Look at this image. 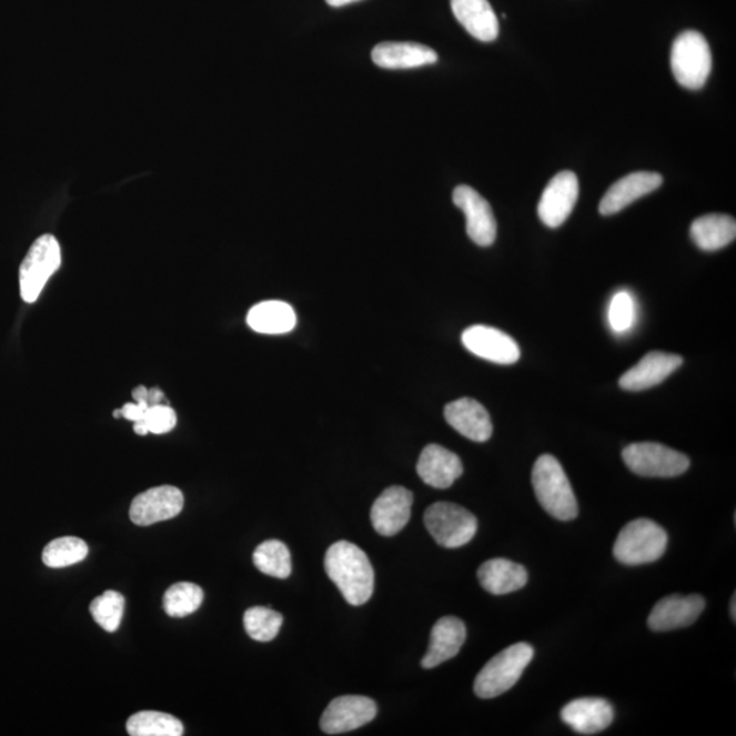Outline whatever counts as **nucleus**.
I'll return each instance as SVG.
<instances>
[{
  "label": "nucleus",
  "instance_id": "2",
  "mask_svg": "<svg viewBox=\"0 0 736 736\" xmlns=\"http://www.w3.org/2000/svg\"><path fill=\"white\" fill-rule=\"evenodd\" d=\"M538 504L559 522H572L578 516V504L571 482L558 460L552 454H543L532 470Z\"/></svg>",
  "mask_w": 736,
  "mask_h": 736
},
{
  "label": "nucleus",
  "instance_id": "12",
  "mask_svg": "<svg viewBox=\"0 0 736 736\" xmlns=\"http://www.w3.org/2000/svg\"><path fill=\"white\" fill-rule=\"evenodd\" d=\"M182 491L172 486H160L137 495L130 506V518L137 525L148 526L167 522L182 512Z\"/></svg>",
  "mask_w": 736,
  "mask_h": 736
},
{
  "label": "nucleus",
  "instance_id": "33",
  "mask_svg": "<svg viewBox=\"0 0 736 736\" xmlns=\"http://www.w3.org/2000/svg\"><path fill=\"white\" fill-rule=\"evenodd\" d=\"M636 316V306L631 293L618 292L609 304L608 321L613 331L624 333L629 331Z\"/></svg>",
  "mask_w": 736,
  "mask_h": 736
},
{
  "label": "nucleus",
  "instance_id": "7",
  "mask_svg": "<svg viewBox=\"0 0 736 736\" xmlns=\"http://www.w3.org/2000/svg\"><path fill=\"white\" fill-rule=\"evenodd\" d=\"M622 458L627 468L644 477H675L684 475L690 468V460L686 454L656 442H639L626 446Z\"/></svg>",
  "mask_w": 736,
  "mask_h": 736
},
{
  "label": "nucleus",
  "instance_id": "25",
  "mask_svg": "<svg viewBox=\"0 0 736 736\" xmlns=\"http://www.w3.org/2000/svg\"><path fill=\"white\" fill-rule=\"evenodd\" d=\"M692 241L704 251H717L732 244L736 238V223L732 215L706 214L693 221Z\"/></svg>",
  "mask_w": 736,
  "mask_h": 736
},
{
  "label": "nucleus",
  "instance_id": "20",
  "mask_svg": "<svg viewBox=\"0 0 736 736\" xmlns=\"http://www.w3.org/2000/svg\"><path fill=\"white\" fill-rule=\"evenodd\" d=\"M445 419L461 435L486 442L493 435V422L484 406L474 399H460L445 406Z\"/></svg>",
  "mask_w": 736,
  "mask_h": 736
},
{
  "label": "nucleus",
  "instance_id": "38",
  "mask_svg": "<svg viewBox=\"0 0 736 736\" xmlns=\"http://www.w3.org/2000/svg\"><path fill=\"white\" fill-rule=\"evenodd\" d=\"M355 2H361V0H326V3L332 6V8H343V6Z\"/></svg>",
  "mask_w": 736,
  "mask_h": 736
},
{
  "label": "nucleus",
  "instance_id": "28",
  "mask_svg": "<svg viewBox=\"0 0 736 736\" xmlns=\"http://www.w3.org/2000/svg\"><path fill=\"white\" fill-rule=\"evenodd\" d=\"M254 565L266 576L289 578L292 573L291 553L280 541H268L256 547L253 555Z\"/></svg>",
  "mask_w": 736,
  "mask_h": 736
},
{
  "label": "nucleus",
  "instance_id": "6",
  "mask_svg": "<svg viewBox=\"0 0 736 736\" xmlns=\"http://www.w3.org/2000/svg\"><path fill=\"white\" fill-rule=\"evenodd\" d=\"M424 524L440 546L458 548L468 544L477 532V518L463 506L436 502L424 513Z\"/></svg>",
  "mask_w": 736,
  "mask_h": 736
},
{
  "label": "nucleus",
  "instance_id": "21",
  "mask_svg": "<svg viewBox=\"0 0 736 736\" xmlns=\"http://www.w3.org/2000/svg\"><path fill=\"white\" fill-rule=\"evenodd\" d=\"M466 638L464 622L456 616L441 618L431 631L430 645L426 656L423 657L424 668H435L442 663L453 659L458 655L461 646Z\"/></svg>",
  "mask_w": 736,
  "mask_h": 736
},
{
  "label": "nucleus",
  "instance_id": "29",
  "mask_svg": "<svg viewBox=\"0 0 736 736\" xmlns=\"http://www.w3.org/2000/svg\"><path fill=\"white\" fill-rule=\"evenodd\" d=\"M89 553L88 544L81 538L65 536L48 543L43 552L44 565L52 568L80 564Z\"/></svg>",
  "mask_w": 736,
  "mask_h": 736
},
{
  "label": "nucleus",
  "instance_id": "39",
  "mask_svg": "<svg viewBox=\"0 0 736 736\" xmlns=\"http://www.w3.org/2000/svg\"><path fill=\"white\" fill-rule=\"evenodd\" d=\"M735 606H736V597L734 595L733 598H732V606H729V609H732V612H729V613H732L734 622L736 621V607Z\"/></svg>",
  "mask_w": 736,
  "mask_h": 736
},
{
  "label": "nucleus",
  "instance_id": "31",
  "mask_svg": "<svg viewBox=\"0 0 736 736\" xmlns=\"http://www.w3.org/2000/svg\"><path fill=\"white\" fill-rule=\"evenodd\" d=\"M243 621L245 632L260 643L272 642L283 626V615L266 607L249 608Z\"/></svg>",
  "mask_w": 736,
  "mask_h": 736
},
{
  "label": "nucleus",
  "instance_id": "14",
  "mask_svg": "<svg viewBox=\"0 0 736 736\" xmlns=\"http://www.w3.org/2000/svg\"><path fill=\"white\" fill-rule=\"evenodd\" d=\"M414 495L401 486L389 487L371 507V523L382 536H394L405 528L411 518Z\"/></svg>",
  "mask_w": 736,
  "mask_h": 736
},
{
  "label": "nucleus",
  "instance_id": "30",
  "mask_svg": "<svg viewBox=\"0 0 736 736\" xmlns=\"http://www.w3.org/2000/svg\"><path fill=\"white\" fill-rule=\"evenodd\" d=\"M203 591L193 583H178L165 592L163 607L172 618H184L201 607Z\"/></svg>",
  "mask_w": 736,
  "mask_h": 736
},
{
  "label": "nucleus",
  "instance_id": "34",
  "mask_svg": "<svg viewBox=\"0 0 736 736\" xmlns=\"http://www.w3.org/2000/svg\"><path fill=\"white\" fill-rule=\"evenodd\" d=\"M141 422L145 424L149 433L158 435L167 434L175 429L177 414L169 405L155 404L149 406Z\"/></svg>",
  "mask_w": 736,
  "mask_h": 736
},
{
  "label": "nucleus",
  "instance_id": "11",
  "mask_svg": "<svg viewBox=\"0 0 736 736\" xmlns=\"http://www.w3.org/2000/svg\"><path fill=\"white\" fill-rule=\"evenodd\" d=\"M453 202L466 218V233L471 241L488 248L496 239V220L490 203L470 185H458L453 191Z\"/></svg>",
  "mask_w": 736,
  "mask_h": 736
},
{
  "label": "nucleus",
  "instance_id": "40",
  "mask_svg": "<svg viewBox=\"0 0 736 736\" xmlns=\"http://www.w3.org/2000/svg\"><path fill=\"white\" fill-rule=\"evenodd\" d=\"M113 416L121 417L122 416L121 410H117L115 412H113Z\"/></svg>",
  "mask_w": 736,
  "mask_h": 736
},
{
  "label": "nucleus",
  "instance_id": "24",
  "mask_svg": "<svg viewBox=\"0 0 736 736\" xmlns=\"http://www.w3.org/2000/svg\"><path fill=\"white\" fill-rule=\"evenodd\" d=\"M478 583L493 595H507L524 588L528 572L523 565L505 558L484 562L477 571Z\"/></svg>",
  "mask_w": 736,
  "mask_h": 736
},
{
  "label": "nucleus",
  "instance_id": "1",
  "mask_svg": "<svg viewBox=\"0 0 736 736\" xmlns=\"http://www.w3.org/2000/svg\"><path fill=\"white\" fill-rule=\"evenodd\" d=\"M325 571L346 603L362 606L374 592V568L366 553L350 542H337L325 555Z\"/></svg>",
  "mask_w": 736,
  "mask_h": 736
},
{
  "label": "nucleus",
  "instance_id": "4",
  "mask_svg": "<svg viewBox=\"0 0 736 736\" xmlns=\"http://www.w3.org/2000/svg\"><path fill=\"white\" fill-rule=\"evenodd\" d=\"M667 532L648 518L634 520L622 528L614 546L615 559L627 566L652 564L666 553Z\"/></svg>",
  "mask_w": 736,
  "mask_h": 736
},
{
  "label": "nucleus",
  "instance_id": "36",
  "mask_svg": "<svg viewBox=\"0 0 736 736\" xmlns=\"http://www.w3.org/2000/svg\"><path fill=\"white\" fill-rule=\"evenodd\" d=\"M164 399V393L160 391V389L154 387V389H149V396H148V404L149 405H155V404H161V401Z\"/></svg>",
  "mask_w": 736,
  "mask_h": 736
},
{
  "label": "nucleus",
  "instance_id": "3",
  "mask_svg": "<svg viewBox=\"0 0 736 736\" xmlns=\"http://www.w3.org/2000/svg\"><path fill=\"white\" fill-rule=\"evenodd\" d=\"M534 656L535 649L526 643H517L500 652L477 674L474 685L476 696L488 699L511 690Z\"/></svg>",
  "mask_w": 736,
  "mask_h": 736
},
{
  "label": "nucleus",
  "instance_id": "13",
  "mask_svg": "<svg viewBox=\"0 0 736 736\" xmlns=\"http://www.w3.org/2000/svg\"><path fill=\"white\" fill-rule=\"evenodd\" d=\"M461 341L474 355L498 364L516 363L522 356L520 346L508 334L500 329L474 325L463 333Z\"/></svg>",
  "mask_w": 736,
  "mask_h": 736
},
{
  "label": "nucleus",
  "instance_id": "10",
  "mask_svg": "<svg viewBox=\"0 0 736 736\" xmlns=\"http://www.w3.org/2000/svg\"><path fill=\"white\" fill-rule=\"evenodd\" d=\"M376 704L363 696L334 698L321 717V729L329 735L353 732L366 726L376 716Z\"/></svg>",
  "mask_w": 736,
  "mask_h": 736
},
{
  "label": "nucleus",
  "instance_id": "18",
  "mask_svg": "<svg viewBox=\"0 0 736 736\" xmlns=\"http://www.w3.org/2000/svg\"><path fill=\"white\" fill-rule=\"evenodd\" d=\"M561 717L574 733L594 735L612 726L614 708L604 698H577L562 709Z\"/></svg>",
  "mask_w": 736,
  "mask_h": 736
},
{
  "label": "nucleus",
  "instance_id": "23",
  "mask_svg": "<svg viewBox=\"0 0 736 736\" xmlns=\"http://www.w3.org/2000/svg\"><path fill=\"white\" fill-rule=\"evenodd\" d=\"M456 20L475 39L490 43L498 38L500 21L488 0H451Z\"/></svg>",
  "mask_w": 736,
  "mask_h": 736
},
{
  "label": "nucleus",
  "instance_id": "19",
  "mask_svg": "<svg viewBox=\"0 0 736 736\" xmlns=\"http://www.w3.org/2000/svg\"><path fill=\"white\" fill-rule=\"evenodd\" d=\"M417 475L429 486L445 490L463 475L464 466L456 453L441 445L431 444L423 448L417 461Z\"/></svg>",
  "mask_w": 736,
  "mask_h": 736
},
{
  "label": "nucleus",
  "instance_id": "26",
  "mask_svg": "<svg viewBox=\"0 0 736 736\" xmlns=\"http://www.w3.org/2000/svg\"><path fill=\"white\" fill-rule=\"evenodd\" d=\"M248 323L256 333L284 334L296 326V314L289 303L266 301L249 311Z\"/></svg>",
  "mask_w": 736,
  "mask_h": 736
},
{
  "label": "nucleus",
  "instance_id": "8",
  "mask_svg": "<svg viewBox=\"0 0 736 736\" xmlns=\"http://www.w3.org/2000/svg\"><path fill=\"white\" fill-rule=\"evenodd\" d=\"M62 263V251L57 238L43 235L32 244L20 268V290L23 302L34 303L47 281Z\"/></svg>",
  "mask_w": 736,
  "mask_h": 736
},
{
  "label": "nucleus",
  "instance_id": "32",
  "mask_svg": "<svg viewBox=\"0 0 736 736\" xmlns=\"http://www.w3.org/2000/svg\"><path fill=\"white\" fill-rule=\"evenodd\" d=\"M93 619L108 633L119 629L124 614V597L117 591H107L91 604Z\"/></svg>",
  "mask_w": 736,
  "mask_h": 736
},
{
  "label": "nucleus",
  "instance_id": "9",
  "mask_svg": "<svg viewBox=\"0 0 736 736\" xmlns=\"http://www.w3.org/2000/svg\"><path fill=\"white\" fill-rule=\"evenodd\" d=\"M579 195L576 173L562 171L555 175L544 189L537 213L543 224L550 229H558L572 214Z\"/></svg>",
  "mask_w": 736,
  "mask_h": 736
},
{
  "label": "nucleus",
  "instance_id": "27",
  "mask_svg": "<svg viewBox=\"0 0 736 736\" xmlns=\"http://www.w3.org/2000/svg\"><path fill=\"white\" fill-rule=\"evenodd\" d=\"M128 733L131 736H182L183 724L169 714L143 710L130 717Z\"/></svg>",
  "mask_w": 736,
  "mask_h": 736
},
{
  "label": "nucleus",
  "instance_id": "17",
  "mask_svg": "<svg viewBox=\"0 0 736 736\" xmlns=\"http://www.w3.org/2000/svg\"><path fill=\"white\" fill-rule=\"evenodd\" d=\"M663 184V177L656 172H633L631 175L619 179L604 194L598 212L603 215H613L632 205L634 201L643 199L644 195L654 193Z\"/></svg>",
  "mask_w": 736,
  "mask_h": 736
},
{
  "label": "nucleus",
  "instance_id": "16",
  "mask_svg": "<svg viewBox=\"0 0 736 736\" xmlns=\"http://www.w3.org/2000/svg\"><path fill=\"white\" fill-rule=\"evenodd\" d=\"M684 364V357L666 352H649L636 366L619 379V386L627 392H642L666 381Z\"/></svg>",
  "mask_w": 736,
  "mask_h": 736
},
{
  "label": "nucleus",
  "instance_id": "35",
  "mask_svg": "<svg viewBox=\"0 0 736 736\" xmlns=\"http://www.w3.org/2000/svg\"><path fill=\"white\" fill-rule=\"evenodd\" d=\"M149 406L151 405H149L147 401H139V403L135 404H125L121 410L122 416L131 422H140L143 416H145Z\"/></svg>",
  "mask_w": 736,
  "mask_h": 736
},
{
  "label": "nucleus",
  "instance_id": "5",
  "mask_svg": "<svg viewBox=\"0 0 736 736\" xmlns=\"http://www.w3.org/2000/svg\"><path fill=\"white\" fill-rule=\"evenodd\" d=\"M672 69L679 85L698 91L705 85L712 70L708 41L696 31H686L675 39L672 50Z\"/></svg>",
  "mask_w": 736,
  "mask_h": 736
},
{
  "label": "nucleus",
  "instance_id": "15",
  "mask_svg": "<svg viewBox=\"0 0 736 736\" xmlns=\"http://www.w3.org/2000/svg\"><path fill=\"white\" fill-rule=\"evenodd\" d=\"M705 609V598L699 595H673L662 598L648 618L654 632L682 629L694 624Z\"/></svg>",
  "mask_w": 736,
  "mask_h": 736
},
{
  "label": "nucleus",
  "instance_id": "37",
  "mask_svg": "<svg viewBox=\"0 0 736 736\" xmlns=\"http://www.w3.org/2000/svg\"><path fill=\"white\" fill-rule=\"evenodd\" d=\"M149 389L145 386H139L134 389L133 399L139 403V401H147L148 403Z\"/></svg>",
  "mask_w": 736,
  "mask_h": 736
},
{
  "label": "nucleus",
  "instance_id": "22",
  "mask_svg": "<svg viewBox=\"0 0 736 736\" xmlns=\"http://www.w3.org/2000/svg\"><path fill=\"white\" fill-rule=\"evenodd\" d=\"M371 58L379 68L389 70L416 69L438 61V56L430 47L404 41L381 43L371 52Z\"/></svg>",
  "mask_w": 736,
  "mask_h": 736
}]
</instances>
